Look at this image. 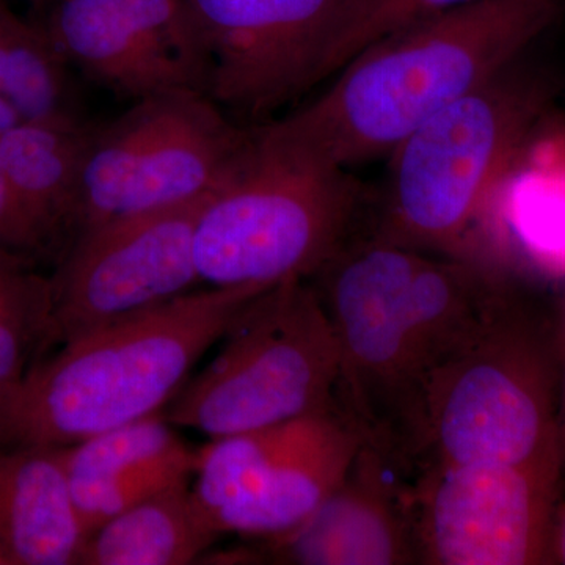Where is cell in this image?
Instances as JSON below:
<instances>
[{
	"instance_id": "9a60e30c",
	"label": "cell",
	"mask_w": 565,
	"mask_h": 565,
	"mask_svg": "<svg viewBox=\"0 0 565 565\" xmlns=\"http://www.w3.org/2000/svg\"><path fill=\"white\" fill-rule=\"evenodd\" d=\"M40 28L70 66L125 98L202 85L177 57L104 0H44Z\"/></svg>"
},
{
	"instance_id": "6da1fadb",
	"label": "cell",
	"mask_w": 565,
	"mask_h": 565,
	"mask_svg": "<svg viewBox=\"0 0 565 565\" xmlns=\"http://www.w3.org/2000/svg\"><path fill=\"white\" fill-rule=\"evenodd\" d=\"M557 0H470L360 52L310 103L255 129L262 147L344 170L388 158L446 106L515 62Z\"/></svg>"
},
{
	"instance_id": "5b68a950",
	"label": "cell",
	"mask_w": 565,
	"mask_h": 565,
	"mask_svg": "<svg viewBox=\"0 0 565 565\" xmlns=\"http://www.w3.org/2000/svg\"><path fill=\"white\" fill-rule=\"evenodd\" d=\"M362 202L351 173L266 150L252 131L243 166L212 193L196 222L200 280L258 289L308 280L348 244Z\"/></svg>"
},
{
	"instance_id": "4fadbf2b",
	"label": "cell",
	"mask_w": 565,
	"mask_h": 565,
	"mask_svg": "<svg viewBox=\"0 0 565 565\" xmlns=\"http://www.w3.org/2000/svg\"><path fill=\"white\" fill-rule=\"evenodd\" d=\"M363 438L340 404L286 423L247 492L218 515V533L263 541L291 533L341 484Z\"/></svg>"
},
{
	"instance_id": "8992f818",
	"label": "cell",
	"mask_w": 565,
	"mask_h": 565,
	"mask_svg": "<svg viewBox=\"0 0 565 565\" xmlns=\"http://www.w3.org/2000/svg\"><path fill=\"white\" fill-rule=\"evenodd\" d=\"M539 107L515 62L446 106L388 156L379 237L455 250L484 211Z\"/></svg>"
},
{
	"instance_id": "ac0fdd59",
	"label": "cell",
	"mask_w": 565,
	"mask_h": 565,
	"mask_svg": "<svg viewBox=\"0 0 565 565\" xmlns=\"http://www.w3.org/2000/svg\"><path fill=\"white\" fill-rule=\"evenodd\" d=\"M218 537L191 481H184L96 527L85 539L77 565L192 564Z\"/></svg>"
},
{
	"instance_id": "52a82bcc",
	"label": "cell",
	"mask_w": 565,
	"mask_h": 565,
	"mask_svg": "<svg viewBox=\"0 0 565 565\" xmlns=\"http://www.w3.org/2000/svg\"><path fill=\"white\" fill-rule=\"evenodd\" d=\"M250 148L252 131L206 92L178 88L137 99L115 120L92 126L71 239L99 223L211 195Z\"/></svg>"
},
{
	"instance_id": "ba28073f",
	"label": "cell",
	"mask_w": 565,
	"mask_h": 565,
	"mask_svg": "<svg viewBox=\"0 0 565 565\" xmlns=\"http://www.w3.org/2000/svg\"><path fill=\"white\" fill-rule=\"evenodd\" d=\"M423 250L375 237L319 270L338 348V404L364 435L397 445L414 396L407 291Z\"/></svg>"
},
{
	"instance_id": "e0dca14e",
	"label": "cell",
	"mask_w": 565,
	"mask_h": 565,
	"mask_svg": "<svg viewBox=\"0 0 565 565\" xmlns=\"http://www.w3.org/2000/svg\"><path fill=\"white\" fill-rule=\"evenodd\" d=\"M90 131L79 117L18 122L0 131V169L47 248L73 236Z\"/></svg>"
},
{
	"instance_id": "603a6c76",
	"label": "cell",
	"mask_w": 565,
	"mask_h": 565,
	"mask_svg": "<svg viewBox=\"0 0 565 565\" xmlns=\"http://www.w3.org/2000/svg\"><path fill=\"white\" fill-rule=\"evenodd\" d=\"M161 43L206 90L207 58L185 0H104Z\"/></svg>"
},
{
	"instance_id": "5bb4252c",
	"label": "cell",
	"mask_w": 565,
	"mask_h": 565,
	"mask_svg": "<svg viewBox=\"0 0 565 565\" xmlns=\"http://www.w3.org/2000/svg\"><path fill=\"white\" fill-rule=\"evenodd\" d=\"M85 533L180 482L191 481L196 451L163 412L62 448Z\"/></svg>"
},
{
	"instance_id": "3957f363",
	"label": "cell",
	"mask_w": 565,
	"mask_h": 565,
	"mask_svg": "<svg viewBox=\"0 0 565 565\" xmlns=\"http://www.w3.org/2000/svg\"><path fill=\"white\" fill-rule=\"evenodd\" d=\"M541 353L494 299L473 330L416 386L397 448L412 468H556Z\"/></svg>"
},
{
	"instance_id": "ffe728a7",
	"label": "cell",
	"mask_w": 565,
	"mask_h": 565,
	"mask_svg": "<svg viewBox=\"0 0 565 565\" xmlns=\"http://www.w3.org/2000/svg\"><path fill=\"white\" fill-rule=\"evenodd\" d=\"M51 277L35 262L0 253V393L28 371L29 359L47 343Z\"/></svg>"
},
{
	"instance_id": "cb8c5ba5",
	"label": "cell",
	"mask_w": 565,
	"mask_h": 565,
	"mask_svg": "<svg viewBox=\"0 0 565 565\" xmlns=\"http://www.w3.org/2000/svg\"><path fill=\"white\" fill-rule=\"evenodd\" d=\"M46 250V241L0 169V253L35 262Z\"/></svg>"
},
{
	"instance_id": "277c9868",
	"label": "cell",
	"mask_w": 565,
	"mask_h": 565,
	"mask_svg": "<svg viewBox=\"0 0 565 565\" xmlns=\"http://www.w3.org/2000/svg\"><path fill=\"white\" fill-rule=\"evenodd\" d=\"M218 343L163 411L173 426L218 438L337 407L340 348L321 294L307 280L253 297Z\"/></svg>"
},
{
	"instance_id": "d6986e66",
	"label": "cell",
	"mask_w": 565,
	"mask_h": 565,
	"mask_svg": "<svg viewBox=\"0 0 565 565\" xmlns=\"http://www.w3.org/2000/svg\"><path fill=\"white\" fill-rule=\"evenodd\" d=\"M68 68L39 22L0 0V131L18 122L77 117Z\"/></svg>"
},
{
	"instance_id": "44dd1931",
	"label": "cell",
	"mask_w": 565,
	"mask_h": 565,
	"mask_svg": "<svg viewBox=\"0 0 565 565\" xmlns=\"http://www.w3.org/2000/svg\"><path fill=\"white\" fill-rule=\"evenodd\" d=\"M465 2L470 0H345L327 47L326 82L371 44Z\"/></svg>"
},
{
	"instance_id": "7a4b0ae2",
	"label": "cell",
	"mask_w": 565,
	"mask_h": 565,
	"mask_svg": "<svg viewBox=\"0 0 565 565\" xmlns=\"http://www.w3.org/2000/svg\"><path fill=\"white\" fill-rule=\"evenodd\" d=\"M258 288L193 289L61 344L0 393V446L68 448L159 414Z\"/></svg>"
},
{
	"instance_id": "7c38bea8",
	"label": "cell",
	"mask_w": 565,
	"mask_h": 565,
	"mask_svg": "<svg viewBox=\"0 0 565 565\" xmlns=\"http://www.w3.org/2000/svg\"><path fill=\"white\" fill-rule=\"evenodd\" d=\"M412 468L392 441L364 435L341 484L282 537L266 541L282 564H415Z\"/></svg>"
},
{
	"instance_id": "8fae6325",
	"label": "cell",
	"mask_w": 565,
	"mask_h": 565,
	"mask_svg": "<svg viewBox=\"0 0 565 565\" xmlns=\"http://www.w3.org/2000/svg\"><path fill=\"white\" fill-rule=\"evenodd\" d=\"M412 478L416 564L541 563L556 468L429 465Z\"/></svg>"
},
{
	"instance_id": "484cf974",
	"label": "cell",
	"mask_w": 565,
	"mask_h": 565,
	"mask_svg": "<svg viewBox=\"0 0 565 565\" xmlns=\"http://www.w3.org/2000/svg\"><path fill=\"white\" fill-rule=\"evenodd\" d=\"M33 3H35V6H40V3H43L44 0H32Z\"/></svg>"
},
{
	"instance_id": "d4e9b609",
	"label": "cell",
	"mask_w": 565,
	"mask_h": 565,
	"mask_svg": "<svg viewBox=\"0 0 565 565\" xmlns=\"http://www.w3.org/2000/svg\"><path fill=\"white\" fill-rule=\"evenodd\" d=\"M556 550L559 559L565 564V515L563 522H561L559 530H557Z\"/></svg>"
},
{
	"instance_id": "9c48e42d",
	"label": "cell",
	"mask_w": 565,
	"mask_h": 565,
	"mask_svg": "<svg viewBox=\"0 0 565 565\" xmlns=\"http://www.w3.org/2000/svg\"><path fill=\"white\" fill-rule=\"evenodd\" d=\"M211 195L77 233L51 277L46 345L68 343L202 285L193 244L196 222Z\"/></svg>"
},
{
	"instance_id": "2e32d148",
	"label": "cell",
	"mask_w": 565,
	"mask_h": 565,
	"mask_svg": "<svg viewBox=\"0 0 565 565\" xmlns=\"http://www.w3.org/2000/svg\"><path fill=\"white\" fill-rule=\"evenodd\" d=\"M85 539L62 448L0 446V565H77Z\"/></svg>"
},
{
	"instance_id": "7402d4cb",
	"label": "cell",
	"mask_w": 565,
	"mask_h": 565,
	"mask_svg": "<svg viewBox=\"0 0 565 565\" xmlns=\"http://www.w3.org/2000/svg\"><path fill=\"white\" fill-rule=\"evenodd\" d=\"M546 167L525 174L516 185L512 221L539 259L565 269V170Z\"/></svg>"
},
{
	"instance_id": "30bf717a",
	"label": "cell",
	"mask_w": 565,
	"mask_h": 565,
	"mask_svg": "<svg viewBox=\"0 0 565 565\" xmlns=\"http://www.w3.org/2000/svg\"><path fill=\"white\" fill-rule=\"evenodd\" d=\"M223 110L267 117L326 82L327 47L345 0H185Z\"/></svg>"
}]
</instances>
